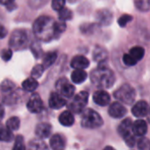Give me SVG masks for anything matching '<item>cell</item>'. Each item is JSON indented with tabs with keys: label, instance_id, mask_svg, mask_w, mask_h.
<instances>
[{
	"label": "cell",
	"instance_id": "cell-1",
	"mask_svg": "<svg viewBox=\"0 0 150 150\" xmlns=\"http://www.w3.org/2000/svg\"><path fill=\"white\" fill-rule=\"evenodd\" d=\"M54 24L55 21L52 18L46 15L40 16L35 21L33 24V32L39 40L43 42H50L57 37Z\"/></svg>",
	"mask_w": 150,
	"mask_h": 150
},
{
	"label": "cell",
	"instance_id": "cell-2",
	"mask_svg": "<svg viewBox=\"0 0 150 150\" xmlns=\"http://www.w3.org/2000/svg\"><path fill=\"white\" fill-rule=\"evenodd\" d=\"M92 83L99 88H110L115 82L113 71L106 66H99L90 73Z\"/></svg>",
	"mask_w": 150,
	"mask_h": 150
},
{
	"label": "cell",
	"instance_id": "cell-3",
	"mask_svg": "<svg viewBox=\"0 0 150 150\" xmlns=\"http://www.w3.org/2000/svg\"><path fill=\"white\" fill-rule=\"evenodd\" d=\"M103 120L100 114L92 109H87L82 111L81 126L88 129H96L102 126Z\"/></svg>",
	"mask_w": 150,
	"mask_h": 150
},
{
	"label": "cell",
	"instance_id": "cell-4",
	"mask_svg": "<svg viewBox=\"0 0 150 150\" xmlns=\"http://www.w3.org/2000/svg\"><path fill=\"white\" fill-rule=\"evenodd\" d=\"M132 124L133 123L131 118H125L120 123L117 128V132L119 135L123 137L125 144L129 147L134 146L136 142L135 135L132 132Z\"/></svg>",
	"mask_w": 150,
	"mask_h": 150
},
{
	"label": "cell",
	"instance_id": "cell-5",
	"mask_svg": "<svg viewBox=\"0 0 150 150\" xmlns=\"http://www.w3.org/2000/svg\"><path fill=\"white\" fill-rule=\"evenodd\" d=\"M114 97L125 104H132L135 101L136 92L129 84H124L114 92Z\"/></svg>",
	"mask_w": 150,
	"mask_h": 150
},
{
	"label": "cell",
	"instance_id": "cell-6",
	"mask_svg": "<svg viewBox=\"0 0 150 150\" xmlns=\"http://www.w3.org/2000/svg\"><path fill=\"white\" fill-rule=\"evenodd\" d=\"M88 93L86 91H81L75 96L71 103L68 104V109L72 113L79 114L81 113L88 103Z\"/></svg>",
	"mask_w": 150,
	"mask_h": 150
},
{
	"label": "cell",
	"instance_id": "cell-7",
	"mask_svg": "<svg viewBox=\"0 0 150 150\" xmlns=\"http://www.w3.org/2000/svg\"><path fill=\"white\" fill-rule=\"evenodd\" d=\"M28 42V34L23 29H15L9 39V46L13 50L22 49Z\"/></svg>",
	"mask_w": 150,
	"mask_h": 150
},
{
	"label": "cell",
	"instance_id": "cell-8",
	"mask_svg": "<svg viewBox=\"0 0 150 150\" xmlns=\"http://www.w3.org/2000/svg\"><path fill=\"white\" fill-rule=\"evenodd\" d=\"M56 88L64 98H71L75 92V87L65 78H61L56 82Z\"/></svg>",
	"mask_w": 150,
	"mask_h": 150
},
{
	"label": "cell",
	"instance_id": "cell-9",
	"mask_svg": "<svg viewBox=\"0 0 150 150\" xmlns=\"http://www.w3.org/2000/svg\"><path fill=\"white\" fill-rule=\"evenodd\" d=\"M27 108L31 113H34V114L40 113L43 110V103L38 94L34 93L30 96L27 103Z\"/></svg>",
	"mask_w": 150,
	"mask_h": 150
},
{
	"label": "cell",
	"instance_id": "cell-10",
	"mask_svg": "<svg viewBox=\"0 0 150 150\" xmlns=\"http://www.w3.org/2000/svg\"><path fill=\"white\" fill-rule=\"evenodd\" d=\"M126 108L119 102H114L109 107V114L114 118H121L126 114Z\"/></svg>",
	"mask_w": 150,
	"mask_h": 150
},
{
	"label": "cell",
	"instance_id": "cell-11",
	"mask_svg": "<svg viewBox=\"0 0 150 150\" xmlns=\"http://www.w3.org/2000/svg\"><path fill=\"white\" fill-rule=\"evenodd\" d=\"M66 104V101L58 92H53L49 98V106L54 110H59Z\"/></svg>",
	"mask_w": 150,
	"mask_h": 150
},
{
	"label": "cell",
	"instance_id": "cell-12",
	"mask_svg": "<svg viewBox=\"0 0 150 150\" xmlns=\"http://www.w3.org/2000/svg\"><path fill=\"white\" fill-rule=\"evenodd\" d=\"M132 113L133 114V116H135L136 117H146L148 113V104L146 101L141 100L137 102L132 109Z\"/></svg>",
	"mask_w": 150,
	"mask_h": 150
},
{
	"label": "cell",
	"instance_id": "cell-13",
	"mask_svg": "<svg viewBox=\"0 0 150 150\" xmlns=\"http://www.w3.org/2000/svg\"><path fill=\"white\" fill-rule=\"evenodd\" d=\"M96 19L98 23H100L103 26H107L110 25L112 21L113 15L110 11L107 9H103L99 10L96 13Z\"/></svg>",
	"mask_w": 150,
	"mask_h": 150
},
{
	"label": "cell",
	"instance_id": "cell-14",
	"mask_svg": "<svg viewBox=\"0 0 150 150\" xmlns=\"http://www.w3.org/2000/svg\"><path fill=\"white\" fill-rule=\"evenodd\" d=\"M50 146L52 150H64L65 149V138L59 133L51 136L50 139Z\"/></svg>",
	"mask_w": 150,
	"mask_h": 150
},
{
	"label": "cell",
	"instance_id": "cell-15",
	"mask_svg": "<svg viewBox=\"0 0 150 150\" xmlns=\"http://www.w3.org/2000/svg\"><path fill=\"white\" fill-rule=\"evenodd\" d=\"M93 100L94 102L99 105V106H106L110 103V96L108 92L105 90H98L95 92L93 96Z\"/></svg>",
	"mask_w": 150,
	"mask_h": 150
},
{
	"label": "cell",
	"instance_id": "cell-16",
	"mask_svg": "<svg viewBox=\"0 0 150 150\" xmlns=\"http://www.w3.org/2000/svg\"><path fill=\"white\" fill-rule=\"evenodd\" d=\"M52 131V126L49 123H40L35 127V135L39 139H46L50 137Z\"/></svg>",
	"mask_w": 150,
	"mask_h": 150
},
{
	"label": "cell",
	"instance_id": "cell-17",
	"mask_svg": "<svg viewBox=\"0 0 150 150\" xmlns=\"http://www.w3.org/2000/svg\"><path fill=\"white\" fill-rule=\"evenodd\" d=\"M132 132L135 136L142 137L147 132V124L143 119H138L132 124Z\"/></svg>",
	"mask_w": 150,
	"mask_h": 150
},
{
	"label": "cell",
	"instance_id": "cell-18",
	"mask_svg": "<svg viewBox=\"0 0 150 150\" xmlns=\"http://www.w3.org/2000/svg\"><path fill=\"white\" fill-rule=\"evenodd\" d=\"M89 60L84 56H75L71 61V66L73 69H86L89 66Z\"/></svg>",
	"mask_w": 150,
	"mask_h": 150
},
{
	"label": "cell",
	"instance_id": "cell-19",
	"mask_svg": "<svg viewBox=\"0 0 150 150\" xmlns=\"http://www.w3.org/2000/svg\"><path fill=\"white\" fill-rule=\"evenodd\" d=\"M88 77L87 72L83 69H74V71L71 74V81L75 84L83 83Z\"/></svg>",
	"mask_w": 150,
	"mask_h": 150
},
{
	"label": "cell",
	"instance_id": "cell-20",
	"mask_svg": "<svg viewBox=\"0 0 150 150\" xmlns=\"http://www.w3.org/2000/svg\"><path fill=\"white\" fill-rule=\"evenodd\" d=\"M58 120L64 126H71L74 123V117L71 110H65L59 115Z\"/></svg>",
	"mask_w": 150,
	"mask_h": 150
},
{
	"label": "cell",
	"instance_id": "cell-21",
	"mask_svg": "<svg viewBox=\"0 0 150 150\" xmlns=\"http://www.w3.org/2000/svg\"><path fill=\"white\" fill-rule=\"evenodd\" d=\"M13 131L9 129L6 125L5 126H0V141L4 142H11L13 138Z\"/></svg>",
	"mask_w": 150,
	"mask_h": 150
},
{
	"label": "cell",
	"instance_id": "cell-22",
	"mask_svg": "<svg viewBox=\"0 0 150 150\" xmlns=\"http://www.w3.org/2000/svg\"><path fill=\"white\" fill-rule=\"evenodd\" d=\"M27 150H49L46 143L42 139H35L29 141Z\"/></svg>",
	"mask_w": 150,
	"mask_h": 150
},
{
	"label": "cell",
	"instance_id": "cell-23",
	"mask_svg": "<svg viewBox=\"0 0 150 150\" xmlns=\"http://www.w3.org/2000/svg\"><path fill=\"white\" fill-rule=\"evenodd\" d=\"M94 59L98 63H103L108 58V52L103 47H96L93 53Z\"/></svg>",
	"mask_w": 150,
	"mask_h": 150
},
{
	"label": "cell",
	"instance_id": "cell-24",
	"mask_svg": "<svg viewBox=\"0 0 150 150\" xmlns=\"http://www.w3.org/2000/svg\"><path fill=\"white\" fill-rule=\"evenodd\" d=\"M57 57V53L56 51H51V52H48L44 55L43 58H42V65L44 66L45 69L50 67L56 61Z\"/></svg>",
	"mask_w": 150,
	"mask_h": 150
},
{
	"label": "cell",
	"instance_id": "cell-25",
	"mask_svg": "<svg viewBox=\"0 0 150 150\" xmlns=\"http://www.w3.org/2000/svg\"><path fill=\"white\" fill-rule=\"evenodd\" d=\"M38 81H36V79L30 77L28 78L27 80H25L22 82V88L24 90L28 91V92H33L35 91L37 88H38Z\"/></svg>",
	"mask_w": 150,
	"mask_h": 150
},
{
	"label": "cell",
	"instance_id": "cell-26",
	"mask_svg": "<svg viewBox=\"0 0 150 150\" xmlns=\"http://www.w3.org/2000/svg\"><path fill=\"white\" fill-rule=\"evenodd\" d=\"M0 89H1L2 93L4 94V96L6 95H9L13 92L15 91V84L9 80H5L1 85H0Z\"/></svg>",
	"mask_w": 150,
	"mask_h": 150
},
{
	"label": "cell",
	"instance_id": "cell-27",
	"mask_svg": "<svg viewBox=\"0 0 150 150\" xmlns=\"http://www.w3.org/2000/svg\"><path fill=\"white\" fill-rule=\"evenodd\" d=\"M129 54L139 62L143 58V57L145 55V50L140 46H134L130 50Z\"/></svg>",
	"mask_w": 150,
	"mask_h": 150
},
{
	"label": "cell",
	"instance_id": "cell-28",
	"mask_svg": "<svg viewBox=\"0 0 150 150\" xmlns=\"http://www.w3.org/2000/svg\"><path fill=\"white\" fill-rule=\"evenodd\" d=\"M6 126L12 131H17L21 126V120L18 117H12L6 121Z\"/></svg>",
	"mask_w": 150,
	"mask_h": 150
},
{
	"label": "cell",
	"instance_id": "cell-29",
	"mask_svg": "<svg viewBox=\"0 0 150 150\" xmlns=\"http://www.w3.org/2000/svg\"><path fill=\"white\" fill-rule=\"evenodd\" d=\"M13 150H27L25 141H24V138L22 135L16 136Z\"/></svg>",
	"mask_w": 150,
	"mask_h": 150
},
{
	"label": "cell",
	"instance_id": "cell-30",
	"mask_svg": "<svg viewBox=\"0 0 150 150\" xmlns=\"http://www.w3.org/2000/svg\"><path fill=\"white\" fill-rule=\"evenodd\" d=\"M71 17H72V13L69 9H67L65 7H64L63 9L58 11V19H59V21H66L71 20Z\"/></svg>",
	"mask_w": 150,
	"mask_h": 150
},
{
	"label": "cell",
	"instance_id": "cell-31",
	"mask_svg": "<svg viewBox=\"0 0 150 150\" xmlns=\"http://www.w3.org/2000/svg\"><path fill=\"white\" fill-rule=\"evenodd\" d=\"M138 149L139 150H150V140L147 138L140 137L138 140Z\"/></svg>",
	"mask_w": 150,
	"mask_h": 150
},
{
	"label": "cell",
	"instance_id": "cell-32",
	"mask_svg": "<svg viewBox=\"0 0 150 150\" xmlns=\"http://www.w3.org/2000/svg\"><path fill=\"white\" fill-rule=\"evenodd\" d=\"M44 70H45V68H44V66L42 65V64H36V65L32 69L31 76H32L33 78H35V79H38V78H40V77L42 76V75Z\"/></svg>",
	"mask_w": 150,
	"mask_h": 150
},
{
	"label": "cell",
	"instance_id": "cell-33",
	"mask_svg": "<svg viewBox=\"0 0 150 150\" xmlns=\"http://www.w3.org/2000/svg\"><path fill=\"white\" fill-rule=\"evenodd\" d=\"M54 28H55V33L57 35V36H58L60 34H62L65 28H66V25H65V22L64 21H55V24H54Z\"/></svg>",
	"mask_w": 150,
	"mask_h": 150
},
{
	"label": "cell",
	"instance_id": "cell-34",
	"mask_svg": "<svg viewBox=\"0 0 150 150\" xmlns=\"http://www.w3.org/2000/svg\"><path fill=\"white\" fill-rule=\"evenodd\" d=\"M132 15H129V14H124L122 15L121 17H119L117 22H118V25L120 27H125L129 22H131L132 21Z\"/></svg>",
	"mask_w": 150,
	"mask_h": 150
},
{
	"label": "cell",
	"instance_id": "cell-35",
	"mask_svg": "<svg viewBox=\"0 0 150 150\" xmlns=\"http://www.w3.org/2000/svg\"><path fill=\"white\" fill-rule=\"evenodd\" d=\"M123 62L125 64L128 66H133L138 63V61L135 58H133L129 53H126L123 56Z\"/></svg>",
	"mask_w": 150,
	"mask_h": 150
},
{
	"label": "cell",
	"instance_id": "cell-36",
	"mask_svg": "<svg viewBox=\"0 0 150 150\" xmlns=\"http://www.w3.org/2000/svg\"><path fill=\"white\" fill-rule=\"evenodd\" d=\"M64 5L65 0H52L51 2V6L55 11H60L64 7Z\"/></svg>",
	"mask_w": 150,
	"mask_h": 150
},
{
	"label": "cell",
	"instance_id": "cell-37",
	"mask_svg": "<svg viewBox=\"0 0 150 150\" xmlns=\"http://www.w3.org/2000/svg\"><path fill=\"white\" fill-rule=\"evenodd\" d=\"M0 56H1V57L4 61H9L13 57V49L3 50L1 51V53H0Z\"/></svg>",
	"mask_w": 150,
	"mask_h": 150
},
{
	"label": "cell",
	"instance_id": "cell-38",
	"mask_svg": "<svg viewBox=\"0 0 150 150\" xmlns=\"http://www.w3.org/2000/svg\"><path fill=\"white\" fill-rule=\"evenodd\" d=\"M6 35H7V30H6V28L3 25L0 24V39L5 38Z\"/></svg>",
	"mask_w": 150,
	"mask_h": 150
},
{
	"label": "cell",
	"instance_id": "cell-39",
	"mask_svg": "<svg viewBox=\"0 0 150 150\" xmlns=\"http://www.w3.org/2000/svg\"><path fill=\"white\" fill-rule=\"evenodd\" d=\"M14 1H15V0H0V4L3 5V6H8L12 5V4H13Z\"/></svg>",
	"mask_w": 150,
	"mask_h": 150
},
{
	"label": "cell",
	"instance_id": "cell-40",
	"mask_svg": "<svg viewBox=\"0 0 150 150\" xmlns=\"http://www.w3.org/2000/svg\"><path fill=\"white\" fill-rule=\"evenodd\" d=\"M4 117H5V109L1 104H0V121L3 119Z\"/></svg>",
	"mask_w": 150,
	"mask_h": 150
},
{
	"label": "cell",
	"instance_id": "cell-41",
	"mask_svg": "<svg viewBox=\"0 0 150 150\" xmlns=\"http://www.w3.org/2000/svg\"><path fill=\"white\" fill-rule=\"evenodd\" d=\"M103 150H116L114 147H112L111 146H107L103 148Z\"/></svg>",
	"mask_w": 150,
	"mask_h": 150
},
{
	"label": "cell",
	"instance_id": "cell-42",
	"mask_svg": "<svg viewBox=\"0 0 150 150\" xmlns=\"http://www.w3.org/2000/svg\"><path fill=\"white\" fill-rule=\"evenodd\" d=\"M76 1H78V0H69V2H71V3H75Z\"/></svg>",
	"mask_w": 150,
	"mask_h": 150
}]
</instances>
